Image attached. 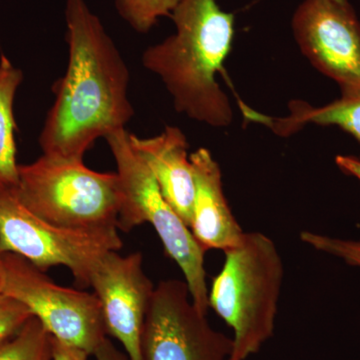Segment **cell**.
Masks as SVG:
<instances>
[{"label": "cell", "mask_w": 360, "mask_h": 360, "mask_svg": "<svg viewBox=\"0 0 360 360\" xmlns=\"http://www.w3.org/2000/svg\"><path fill=\"white\" fill-rule=\"evenodd\" d=\"M68 65L52 85L56 101L47 112L42 155L82 160L97 139L127 129L134 115L129 98V68L101 20L85 0H68Z\"/></svg>", "instance_id": "obj_1"}, {"label": "cell", "mask_w": 360, "mask_h": 360, "mask_svg": "<svg viewBox=\"0 0 360 360\" xmlns=\"http://www.w3.org/2000/svg\"><path fill=\"white\" fill-rule=\"evenodd\" d=\"M172 18L176 32L149 46L142 65L160 77L177 112L212 127H229L231 101L217 77L233 44V14L217 0H179Z\"/></svg>", "instance_id": "obj_2"}, {"label": "cell", "mask_w": 360, "mask_h": 360, "mask_svg": "<svg viewBox=\"0 0 360 360\" xmlns=\"http://www.w3.org/2000/svg\"><path fill=\"white\" fill-rule=\"evenodd\" d=\"M224 255L208 303L233 330L232 360H246L274 336L283 259L274 241L255 231L245 232L240 245Z\"/></svg>", "instance_id": "obj_3"}, {"label": "cell", "mask_w": 360, "mask_h": 360, "mask_svg": "<svg viewBox=\"0 0 360 360\" xmlns=\"http://www.w3.org/2000/svg\"><path fill=\"white\" fill-rule=\"evenodd\" d=\"M14 193L30 212L56 226L118 231L123 195L116 172H94L82 160L42 155L18 167Z\"/></svg>", "instance_id": "obj_4"}, {"label": "cell", "mask_w": 360, "mask_h": 360, "mask_svg": "<svg viewBox=\"0 0 360 360\" xmlns=\"http://www.w3.org/2000/svg\"><path fill=\"white\" fill-rule=\"evenodd\" d=\"M129 135V130L122 129L105 137L115 158L123 195L118 231L127 233L139 225H153L165 252L181 269L194 305L207 314L210 290L206 284L205 251L163 198L153 172L132 148Z\"/></svg>", "instance_id": "obj_5"}, {"label": "cell", "mask_w": 360, "mask_h": 360, "mask_svg": "<svg viewBox=\"0 0 360 360\" xmlns=\"http://www.w3.org/2000/svg\"><path fill=\"white\" fill-rule=\"evenodd\" d=\"M1 260L0 293L25 305L54 340L94 356L108 338L96 295L59 285L14 253H1Z\"/></svg>", "instance_id": "obj_6"}, {"label": "cell", "mask_w": 360, "mask_h": 360, "mask_svg": "<svg viewBox=\"0 0 360 360\" xmlns=\"http://www.w3.org/2000/svg\"><path fill=\"white\" fill-rule=\"evenodd\" d=\"M122 248L117 229L82 231L56 226L21 205L14 189L0 191V253L20 255L44 272L68 267L77 283L85 286L99 259Z\"/></svg>", "instance_id": "obj_7"}, {"label": "cell", "mask_w": 360, "mask_h": 360, "mask_svg": "<svg viewBox=\"0 0 360 360\" xmlns=\"http://www.w3.org/2000/svg\"><path fill=\"white\" fill-rule=\"evenodd\" d=\"M206 315L194 305L186 281H160L144 324L142 359L232 360V338L215 330Z\"/></svg>", "instance_id": "obj_8"}, {"label": "cell", "mask_w": 360, "mask_h": 360, "mask_svg": "<svg viewBox=\"0 0 360 360\" xmlns=\"http://www.w3.org/2000/svg\"><path fill=\"white\" fill-rule=\"evenodd\" d=\"M292 30L305 58L341 91L360 87V22L348 0H303Z\"/></svg>", "instance_id": "obj_9"}, {"label": "cell", "mask_w": 360, "mask_h": 360, "mask_svg": "<svg viewBox=\"0 0 360 360\" xmlns=\"http://www.w3.org/2000/svg\"><path fill=\"white\" fill-rule=\"evenodd\" d=\"M141 252H106L97 262L89 285L101 302L108 335L122 345L129 360L142 359L141 340L155 285L143 269Z\"/></svg>", "instance_id": "obj_10"}, {"label": "cell", "mask_w": 360, "mask_h": 360, "mask_svg": "<svg viewBox=\"0 0 360 360\" xmlns=\"http://www.w3.org/2000/svg\"><path fill=\"white\" fill-rule=\"evenodd\" d=\"M194 179L191 229L203 250L226 251L243 241L245 232L236 221L222 186L221 169L208 149H196L189 155Z\"/></svg>", "instance_id": "obj_11"}, {"label": "cell", "mask_w": 360, "mask_h": 360, "mask_svg": "<svg viewBox=\"0 0 360 360\" xmlns=\"http://www.w3.org/2000/svg\"><path fill=\"white\" fill-rule=\"evenodd\" d=\"M130 144L141 156L160 186L163 198L189 227L193 215L194 179L186 136L176 127L141 139L130 134Z\"/></svg>", "instance_id": "obj_12"}, {"label": "cell", "mask_w": 360, "mask_h": 360, "mask_svg": "<svg viewBox=\"0 0 360 360\" xmlns=\"http://www.w3.org/2000/svg\"><path fill=\"white\" fill-rule=\"evenodd\" d=\"M290 115L271 118L248 108L246 117L262 123L279 135L295 134L307 124L338 127L360 142V87L341 91V96L333 103L315 108L303 101L290 104Z\"/></svg>", "instance_id": "obj_13"}, {"label": "cell", "mask_w": 360, "mask_h": 360, "mask_svg": "<svg viewBox=\"0 0 360 360\" xmlns=\"http://www.w3.org/2000/svg\"><path fill=\"white\" fill-rule=\"evenodd\" d=\"M23 82V72L15 68L11 59L0 58V191H11L18 184L16 161L14 99Z\"/></svg>", "instance_id": "obj_14"}, {"label": "cell", "mask_w": 360, "mask_h": 360, "mask_svg": "<svg viewBox=\"0 0 360 360\" xmlns=\"http://www.w3.org/2000/svg\"><path fill=\"white\" fill-rule=\"evenodd\" d=\"M0 360H53L52 338L32 316L15 335L0 343Z\"/></svg>", "instance_id": "obj_15"}, {"label": "cell", "mask_w": 360, "mask_h": 360, "mask_svg": "<svg viewBox=\"0 0 360 360\" xmlns=\"http://www.w3.org/2000/svg\"><path fill=\"white\" fill-rule=\"evenodd\" d=\"M179 0H115L116 11L130 27L148 33L161 18H172Z\"/></svg>", "instance_id": "obj_16"}, {"label": "cell", "mask_w": 360, "mask_h": 360, "mask_svg": "<svg viewBox=\"0 0 360 360\" xmlns=\"http://www.w3.org/2000/svg\"><path fill=\"white\" fill-rule=\"evenodd\" d=\"M300 239L315 250L328 253L360 269V239L333 238L311 231H302Z\"/></svg>", "instance_id": "obj_17"}, {"label": "cell", "mask_w": 360, "mask_h": 360, "mask_svg": "<svg viewBox=\"0 0 360 360\" xmlns=\"http://www.w3.org/2000/svg\"><path fill=\"white\" fill-rule=\"evenodd\" d=\"M32 317L25 305L0 293V343L15 335Z\"/></svg>", "instance_id": "obj_18"}, {"label": "cell", "mask_w": 360, "mask_h": 360, "mask_svg": "<svg viewBox=\"0 0 360 360\" xmlns=\"http://www.w3.org/2000/svg\"><path fill=\"white\" fill-rule=\"evenodd\" d=\"M53 360H89L90 355L84 350L71 347L52 338Z\"/></svg>", "instance_id": "obj_19"}, {"label": "cell", "mask_w": 360, "mask_h": 360, "mask_svg": "<svg viewBox=\"0 0 360 360\" xmlns=\"http://www.w3.org/2000/svg\"><path fill=\"white\" fill-rule=\"evenodd\" d=\"M96 360H129L124 352H120L110 338H106L103 345L94 354Z\"/></svg>", "instance_id": "obj_20"}, {"label": "cell", "mask_w": 360, "mask_h": 360, "mask_svg": "<svg viewBox=\"0 0 360 360\" xmlns=\"http://www.w3.org/2000/svg\"><path fill=\"white\" fill-rule=\"evenodd\" d=\"M335 163L338 168L347 175L354 176L360 181V158L349 155H338Z\"/></svg>", "instance_id": "obj_21"}, {"label": "cell", "mask_w": 360, "mask_h": 360, "mask_svg": "<svg viewBox=\"0 0 360 360\" xmlns=\"http://www.w3.org/2000/svg\"><path fill=\"white\" fill-rule=\"evenodd\" d=\"M1 278H2V260H1V253H0V286H1Z\"/></svg>", "instance_id": "obj_22"}, {"label": "cell", "mask_w": 360, "mask_h": 360, "mask_svg": "<svg viewBox=\"0 0 360 360\" xmlns=\"http://www.w3.org/2000/svg\"><path fill=\"white\" fill-rule=\"evenodd\" d=\"M338 1H347V0H338Z\"/></svg>", "instance_id": "obj_23"}]
</instances>
